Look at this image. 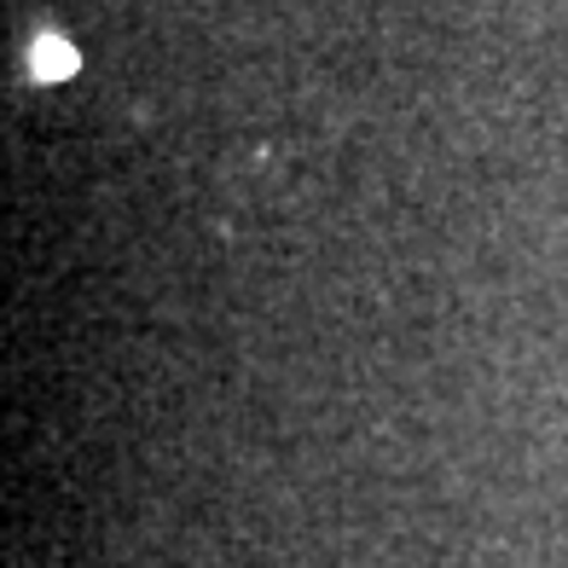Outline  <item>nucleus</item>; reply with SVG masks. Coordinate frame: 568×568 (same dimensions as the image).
Listing matches in <instances>:
<instances>
[{
    "instance_id": "f257e3e1",
    "label": "nucleus",
    "mask_w": 568,
    "mask_h": 568,
    "mask_svg": "<svg viewBox=\"0 0 568 568\" xmlns=\"http://www.w3.org/2000/svg\"><path fill=\"white\" fill-rule=\"evenodd\" d=\"M30 70H36V82H64V75L75 70V47H70V41H59V36H36Z\"/></svg>"
}]
</instances>
